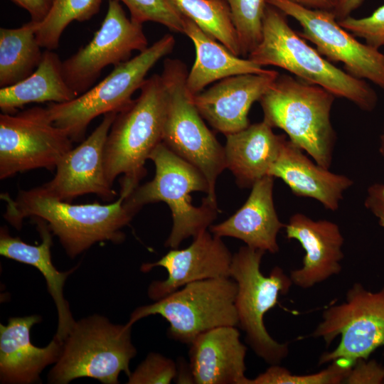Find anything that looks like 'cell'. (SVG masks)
<instances>
[{
	"instance_id": "31",
	"label": "cell",
	"mask_w": 384,
	"mask_h": 384,
	"mask_svg": "<svg viewBox=\"0 0 384 384\" xmlns=\"http://www.w3.org/2000/svg\"><path fill=\"white\" fill-rule=\"evenodd\" d=\"M354 363L344 358L331 362L326 369L309 375H294L279 364L271 365L251 379L250 384H338L343 383Z\"/></svg>"
},
{
	"instance_id": "10",
	"label": "cell",
	"mask_w": 384,
	"mask_h": 384,
	"mask_svg": "<svg viewBox=\"0 0 384 384\" xmlns=\"http://www.w3.org/2000/svg\"><path fill=\"white\" fill-rule=\"evenodd\" d=\"M265 251L247 245L233 255L230 277L238 289L235 305L238 326L245 331L246 341L260 358L270 365L279 364L289 354L287 343H279L267 332L265 314L278 302L279 294L289 291L292 281L279 267L269 276L260 270Z\"/></svg>"
},
{
	"instance_id": "34",
	"label": "cell",
	"mask_w": 384,
	"mask_h": 384,
	"mask_svg": "<svg viewBox=\"0 0 384 384\" xmlns=\"http://www.w3.org/2000/svg\"><path fill=\"white\" fill-rule=\"evenodd\" d=\"M338 24L354 36L362 38L366 43L378 49L384 46V4L369 16L356 18L348 16L338 21Z\"/></svg>"
},
{
	"instance_id": "5",
	"label": "cell",
	"mask_w": 384,
	"mask_h": 384,
	"mask_svg": "<svg viewBox=\"0 0 384 384\" xmlns=\"http://www.w3.org/2000/svg\"><path fill=\"white\" fill-rule=\"evenodd\" d=\"M155 165L154 178L138 186L125 198L136 213L148 203L162 201L169 207L173 225L165 246L178 248L186 239L193 238L210 228L217 217L218 208L205 198L199 206L192 203L191 193L209 192L208 181L195 166L171 151L162 142L149 155Z\"/></svg>"
},
{
	"instance_id": "25",
	"label": "cell",
	"mask_w": 384,
	"mask_h": 384,
	"mask_svg": "<svg viewBox=\"0 0 384 384\" xmlns=\"http://www.w3.org/2000/svg\"><path fill=\"white\" fill-rule=\"evenodd\" d=\"M183 33L193 42L196 50L194 63L186 78L187 89L193 96L208 85L222 79L241 74L263 73L268 70L249 58H240L234 55L186 17Z\"/></svg>"
},
{
	"instance_id": "7",
	"label": "cell",
	"mask_w": 384,
	"mask_h": 384,
	"mask_svg": "<svg viewBox=\"0 0 384 384\" xmlns=\"http://www.w3.org/2000/svg\"><path fill=\"white\" fill-rule=\"evenodd\" d=\"M131 329L127 324H114L99 315L75 321L48 373L49 383L65 384L88 377L104 384L119 383L121 372L131 374L129 363L137 354Z\"/></svg>"
},
{
	"instance_id": "40",
	"label": "cell",
	"mask_w": 384,
	"mask_h": 384,
	"mask_svg": "<svg viewBox=\"0 0 384 384\" xmlns=\"http://www.w3.org/2000/svg\"><path fill=\"white\" fill-rule=\"evenodd\" d=\"M379 152L384 158V129L383 134L380 135Z\"/></svg>"
},
{
	"instance_id": "23",
	"label": "cell",
	"mask_w": 384,
	"mask_h": 384,
	"mask_svg": "<svg viewBox=\"0 0 384 384\" xmlns=\"http://www.w3.org/2000/svg\"><path fill=\"white\" fill-rule=\"evenodd\" d=\"M225 137V168L242 188H251L256 181L268 176L287 139L284 134H276L264 121Z\"/></svg>"
},
{
	"instance_id": "28",
	"label": "cell",
	"mask_w": 384,
	"mask_h": 384,
	"mask_svg": "<svg viewBox=\"0 0 384 384\" xmlns=\"http://www.w3.org/2000/svg\"><path fill=\"white\" fill-rule=\"evenodd\" d=\"M178 11L235 55H241L237 31L225 0H170Z\"/></svg>"
},
{
	"instance_id": "35",
	"label": "cell",
	"mask_w": 384,
	"mask_h": 384,
	"mask_svg": "<svg viewBox=\"0 0 384 384\" xmlns=\"http://www.w3.org/2000/svg\"><path fill=\"white\" fill-rule=\"evenodd\" d=\"M343 383H384V367L375 360L359 359L355 363Z\"/></svg>"
},
{
	"instance_id": "13",
	"label": "cell",
	"mask_w": 384,
	"mask_h": 384,
	"mask_svg": "<svg viewBox=\"0 0 384 384\" xmlns=\"http://www.w3.org/2000/svg\"><path fill=\"white\" fill-rule=\"evenodd\" d=\"M267 3L299 22V35L313 43L329 60L341 62L348 73L366 79L384 89V54L356 40L342 28L331 11L311 9L290 0H267Z\"/></svg>"
},
{
	"instance_id": "30",
	"label": "cell",
	"mask_w": 384,
	"mask_h": 384,
	"mask_svg": "<svg viewBox=\"0 0 384 384\" xmlns=\"http://www.w3.org/2000/svg\"><path fill=\"white\" fill-rule=\"evenodd\" d=\"M237 31L241 55L247 57L258 45L267 0H225Z\"/></svg>"
},
{
	"instance_id": "12",
	"label": "cell",
	"mask_w": 384,
	"mask_h": 384,
	"mask_svg": "<svg viewBox=\"0 0 384 384\" xmlns=\"http://www.w3.org/2000/svg\"><path fill=\"white\" fill-rule=\"evenodd\" d=\"M73 141L56 127L46 107L0 114V179L36 169H55L73 149Z\"/></svg>"
},
{
	"instance_id": "4",
	"label": "cell",
	"mask_w": 384,
	"mask_h": 384,
	"mask_svg": "<svg viewBox=\"0 0 384 384\" xmlns=\"http://www.w3.org/2000/svg\"><path fill=\"white\" fill-rule=\"evenodd\" d=\"M335 97L319 85L284 74L259 102L265 122L282 129L317 164L329 169L336 139L331 122Z\"/></svg>"
},
{
	"instance_id": "3",
	"label": "cell",
	"mask_w": 384,
	"mask_h": 384,
	"mask_svg": "<svg viewBox=\"0 0 384 384\" xmlns=\"http://www.w3.org/2000/svg\"><path fill=\"white\" fill-rule=\"evenodd\" d=\"M140 94L117 113L104 150L105 175L112 186L120 179V193L127 198L146 176L145 162L162 142L166 95L161 75L146 78Z\"/></svg>"
},
{
	"instance_id": "1",
	"label": "cell",
	"mask_w": 384,
	"mask_h": 384,
	"mask_svg": "<svg viewBox=\"0 0 384 384\" xmlns=\"http://www.w3.org/2000/svg\"><path fill=\"white\" fill-rule=\"evenodd\" d=\"M126 198L119 193L110 204H72L51 196L42 186L21 190L14 199L7 193L1 195L6 203L4 218L13 227L21 229L28 217L45 220L71 258L97 242L124 240L122 228L137 213L126 203Z\"/></svg>"
},
{
	"instance_id": "18",
	"label": "cell",
	"mask_w": 384,
	"mask_h": 384,
	"mask_svg": "<svg viewBox=\"0 0 384 384\" xmlns=\"http://www.w3.org/2000/svg\"><path fill=\"white\" fill-rule=\"evenodd\" d=\"M284 228L287 238L297 240L305 251L302 267L290 273L293 284L309 289L341 272L344 239L336 223L295 213Z\"/></svg>"
},
{
	"instance_id": "2",
	"label": "cell",
	"mask_w": 384,
	"mask_h": 384,
	"mask_svg": "<svg viewBox=\"0 0 384 384\" xmlns=\"http://www.w3.org/2000/svg\"><path fill=\"white\" fill-rule=\"evenodd\" d=\"M287 15L267 4L262 38L247 58L261 67L273 65L309 83L319 85L335 97L345 98L363 111L376 107L375 91L362 79L334 65L294 31Z\"/></svg>"
},
{
	"instance_id": "11",
	"label": "cell",
	"mask_w": 384,
	"mask_h": 384,
	"mask_svg": "<svg viewBox=\"0 0 384 384\" xmlns=\"http://www.w3.org/2000/svg\"><path fill=\"white\" fill-rule=\"evenodd\" d=\"M341 336L333 351L319 357V365L344 358L356 363L368 359L384 346V286L376 292L359 282L346 292L345 300L326 309L312 336L322 338L326 346Z\"/></svg>"
},
{
	"instance_id": "33",
	"label": "cell",
	"mask_w": 384,
	"mask_h": 384,
	"mask_svg": "<svg viewBox=\"0 0 384 384\" xmlns=\"http://www.w3.org/2000/svg\"><path fill=\"white\" fill-rule=\"evenodd\" d=\"M175 362L159 353L151 352L128 376V384H169L176 377Z\"/></svg>"
},
{
	"instance_id": "27",
	"label": "cell",
	"mask_w": 384,
	"mask_h": 384,
	"mask_svg": "<svg viewBox=\"0 0 384 384\" xmlns=\"http://www.w3.org/2000/svg\"><path fill=\"white\" fill-rule=\"evenodd\" d=\"M38 22L16 28H0V87L13 85L31 75L43 53L36 39Z\"/></svg>"
},
{
	"instance_id": "29",
	"label": "cell",
	"mask_w": 384,
	"mask_h": 384,
	"mask_svg": "<svg viewBox=\"0 0 384 384\" xmlns=\"http://www.w3.org/2000/svg\"><path fill=\"white\" fill-rule=\"evenodd\" d=\"M102 0H51L50 9L38 22L36 39L46 50L59 46L62 33L73 21H85L96 14Z\"/></svg>"
},
{
	"instance_id": "24",
	"label": "cell",
	"mask_w": 384,
	"mask_h": 384,
	"mask_svg": "<svg viewBox=\"0 0 384 384\" xmlns=\"http://www.w3.org/2000/svg\"><path fill=\"white\" fill-rule=\"evenodd\" d=\"M40 234L41 242L38 245H29L18 237H12L4 228L0 231V254L9 259L35 267L43 275L48 291L56 305L58 325L55 336L63 343L73 329V319L68 302L63 297V286L68 275L76 267L67 272H60L53 265L50 247L53 245V233L47 223L33 218Z\"/></svg>"
},
{
	"instance_id": "19",
	"label": "cell",
	"mask_w": 384,
	"mask_h": 384,
	"mask_svg": "<svg viewBox=\"0 0 384 384\" xmlns=\"http://www.w3.org/2000/svg\"><path fill=\"white\" fill-rule=\"evenodd\" d=\"M236 326H220L197 336L189 345L194 383L250 384L245 376L247 347Z\"/></svg>"
},
{
	"instance_id": "39",
	"label": "cell",
	"mask_w": 384,
	"mask_h": 384,
	"mask_svg": "<svg viewBox=\"0 0 384 384\" xmlns=\"http://www.w3.org/2000/svg\"><path fill=\"white\" fill-rule=\"evenodd\" d=\"M311 9L333 11L338 0H290Z\"/></svg>"
},
{
	"instance_id": "9",
	"label": "cell",
	"mask_w": 384,
	"mask_h": 384,
	"mask_svg": "<svg viewBox=\"0 0 384 384\" xmlns=\"http://www.w3.org/2000/svg\"><path fill=\"white\" fill-rule=\"evenodd\" d=\"M237 289L232 277L193 282L151 304L137 307L127 324L132 326L144 317L159 314L169 324V338L190 344L213 329L238 326L235 305Z\"/></svg>"
},
{
	"instance_id": "16",
	"label": "cell",
	"mask_w": 384,
	"mask_h": 384,
	"mask_svg": "<svg viewBox=\"0 0 384 384\" xmlns=\"http://www.w3.org/2000/svg\"><path fill=\"white\" fill-rule=\"evenodd\" d=\"M232 259L221 238L206 230L194 237L188 247L172 249L159 260L144 263L140 270L143 272L156 267L166 270L168 277L152 282L148 288L149 297L156 301L193 282L230 277Z\"/></svg>"
},
{
	"instance_id": "8",
	"label": "cell",
	"mask_w": 384,
	"mask_h": 384,
	"mask_svg": "<svg viewBox=\"0 0 384 384\" xmlns=\"http://www.w3.org/2000/svg\"><path fill=\"white\" fill-rule=\"evenodd\" d=\"M173 35L166 33L138 55L114 67L102 80L73 100L50 102L46 109L53 124L67 132L73 142L85 139L88 125L97 117L119 112L132 100L149 71L175 46Z\"/></svg>"
},
{
	"instance_id": "26",
	"label": "cell",
	"mask_w": 384,
	"mask_h": 384,
	"mask_svg": "<svg viewBox=\"0 0 384 384\" xmlns=\"http://www.w3.org/2000/svg\"><path fill=\"white\" fill-rule=\"evenodd\" d=\"M76 97L65 79L63 61L57 53L46 50L31 75L13 85L1 87L0 109L2 113L13 114L29 103H63Z\"/></svg>"
},
{
	"instance_id": "17",
	"label": "cell",
	"mask_w": 384,
	"mask_h": 384,
	"mask_svg": "<svg viewBox=\"0 0 384 384\" xmlns=\"http://www.w3.org/2000/svg\"><path fill=\"white\" fill-rule=\"evenodd\" d=\"M274 70L222 79L193 96L203 119L225 135L238 132L250 124V110L259 101L279 75Z\"/></svg>"
},
{
	"instance_id": "6",
	"label": "cell",
	"mask_w": 384,
	"mask_h": 384,
	"mask_svg": "<svg viewBox=\"0 0 384 384\" xmlns=\"http://www.w3.org/2000/svg\"><path fill=\"white\" fill-rule=\"evenodd\" d=\"M186 65L166 59L161 77L166 95L162 142L175 154L198 169L206 177L209 192L205 198L217 206L215 183L225 169L224 146L210 131L188 90Z\"/></svg>"
},
{
	"instance_id": "36",
	"label": "cell",
	"mask_w": 384,
	"mask_h": 384,
	"mask_svg": "<svg viewBox=\"0 0 384 384\" xmlns=\"http://www.w3.org/2000/svg\"><path fill=\"white\" fill-rule=\"evenodd\" d=\"M364 205L377 217L379 225L384 227V183H374L368 187Z\"/></svg>"
},
{
	"instance_id": "37",
	"label": "cell",
	"mask_w": 384,
	"mask_h": 384,
	"mask_svg": "<svg viewBox=\"0 0 384 384\" xmlns=\"http://www.w3.org/2000/svg\"><path fill=\"white\" fill-rule=\"evenodd\" d=\"M26 9L31 17V21L40 22L48 14L51 0H12Z\"/></svg>"
},
{
	"instance_id": "32",
	"label": "cell",
	"mask_w": 384,
	"mask_h": 384,
	"mask_svg": "<svg viewBox=\"0 0 384 384\" xmlns=\"http://www.w3.org/2000/svg\"><path fill=\"white\" fill-rule=\"evenodd\" d=\"M129 9L131 19L139 24L151 21L183 33L184 16L170 0H117Z\"/></svg>"
},
{
	"instance_id": "20",
	"label": "cell",
	"mask_w": 384,
	"mask_h": 384,
	"mask_svg": "<svg viewBox=\"0 0 384 384\" xmlns=\"http://www.w3.org/2000/svg\"><path fill=\"white\" fill-rule=\"evenodd\" d=\"M38 315L12 317L0 325V380L2 383H32L39 380L41 371L55 363L63 343L55 336L43 348L32 344L31 327L39 323Z\"/></svg>"
},
{
	"instance_id": "38",
	"label": "cell",
	"mask_w": 384,
	"mask_h": 384,
	"mask_svg": "<svg viewBox=\"0 0 384 384\" xmlns=\"http://www.w3.org/2000/svg\"><path fill=\"white\" fill-rule=\"evenodd\" d=\"M363 0H338L335 8L332 11L337 21L341 20L350 16L358 9Z\"/></svg>"
},
{
	"instance_id": "14",
	"label": "cell",
	"mask_w": 384,
	"mask_h": 384,
	"mask_svg": "<svg viewBox=\"0 0 384 384\" xmlns=\"http://www.w3.org/2000/svg\"><path fill=\"white\" fill-rule=\"evenodd\" d=\"M147 47L142 25L127 17L119 1L109 0L106 16L91 41L63 61L66 82L78 96L91 88L105 67L125 62L133 51Z\"/></svg>"
},
{
	"instance_id": "15",
	"label": "cell",
	"mask_w": 384,
	"mask_h": 384,
	"mask_svg": "<svg viewBox=\"0 0 384 384\" xmlns=\"http://www.w3.org/2000/svg\"><path fill=\"white\" fill-rule=\"evenodd\" d=\"M117 114L114 112L104 114L90 136L63 156L53 178L42 185L48 193L66 202L89 193L108 202L117 196L107 179L104 164L105 142Z\"/></svg>"
},
{
	"instance_id": "21",
	"label": "cell",
	"mask_w": 384,
	"mask_h": 384,
	"mask_svg": "<svg viewBox=\"0 0 384 384\" xmlns=\"http://www.w3.org/2000/svg\"><path fill=\"white\" fill-rule=\"evenodd\" d=\"M273 186L271 176L256 181L243 206L227 220L211 225L210 232L220 238L239 239L252 248L277 252V235L285 224L279 219L274 208Z\"/></svg>"
},
{
	"instance_id": "22",
	"label": "cell",
	"mask_w": 384,
	"mask_h": 384,
	"mask_svg": "<svg viewBox=\"0 0 384 384\" xmlns=\"http://www.w3.org/2000/svg\"><path fill=\"white\" fill-rule=\"evenodd\" d=\"M303 151L286 139L268 176L282 179L297 196L314 198L328 210H337L353 181L314 164Z\"/></svg>"
}]
</instances>
